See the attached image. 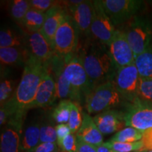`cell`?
Masks as SVG:
<instances>
[{
	"mask_svg": "<svg viewBox=\"0 0 152 152\" xmlns=\"http://www.w3.org/2000/svg\"><path fill=\"white\" fill-rule=\"evenodd\" d=\"M47 72V64L30 55L14 95L0 109L1 126L5 125L10 120L24 123L28 106L35 99Z\"/></svg>",
	"mask_w": 152,
	"mask_h": 152,
	"instance_id": "1",
	"label": "cell"
},
{
	"mask_svg": "<svg viewBox=\"0 0 152 152\" xmlns=\"http://www.w3.org/2000/svg\"><path fill=\"white\" fill-rule=\"evenodd\" d=\"M76 54L84 66L94 89L106 82L114 80L118 68L107 45L94 39V41L87 40Z\"/></svg>",
	"mask_w": 152,
	"mask_h": 152,
	"instance_id": "2",
	"label": "cell"
},
{
	"mask_svg": "<svg viewBox=\"0 0 152 152\" xmlns=\"http://www.w3.org/2000/svg\"><path fill=\"white\" fill-rule=\"evenodd\" d=\"M80 30L75 22L68 14L58 27L54 39V51L58 56L67 59L77 52Z\"/></svg>",
	"mask_w": 152,
	"mask_h": 152,
	"instance_id": "3",
	"label": "cell"
},
{
	"mask_svg": "<svg viewBox=\"0 0 152 152\" xmlns=\"http://www.w3.org/2000/svg\"><path fill=\"white\" fill-rule=\"evenodd\" d=\"M121 99L114 80H111L95 87L87 96L85 106L89 114L100 113L116 107Z\"/></svg>",
	"mask_w": 152,
	"mask_h": 152,
	"instance_id": "4",
	"label": "cell"
},
{
	"mask_svg": "<svg viewBox=\"0 0 152 152\" xmlns=\"http://www.w3.org/2000/svg\"><path fill=\"white\" fill-rule=\"evenodd\" d=\"M123 32L135 57L151 46L152 23L145 17L134 16L127 23Z\"/></svg>",
	"mask_w": 152,
	"mask_h": 152,
	"instance_id": "5",
	"label": "cell"
},
{
	"mask_svg": "<svg viewBox=\"0 0 152 152\" xmlns=\"http://www.w3.org/2000/svg\"><path fill=\"white\" fill-rule=\"evenodd\" d=\"M65 65L64 58L56 54L47 63V69L56 81L57 97L61 100H70L80 105L85 99L81 93L76 90L66 78L64 75Z\"/></svg>",
	"mask_w": 152,
	"mask_h": 152,
	"instance_id": "6",
	"label": "cell"
},
{
	"mask_svg": "<svg viewBox=\"0 0 152 152\" xmlns=\"http://www.w3.org/2000/svg\"><path fill=\"white\" fill-rule=\"evenodd\" d=\"M123 112L125 126L141 131L152 128V103L138 97L127 104Z\"/></svg>",
	"mask_w": 152,
	"mask_h": 152,
	"instance_id": "7",
	"label": "cell"
},
{
	"mask_svg": "<svg viewBox=\"0 0 152 152\" xmlns=\"http://www.w3.org/2000/svg\"><path fill=\"white\" fill-rule=\"evenodd\" d=\"M104 11L114 26L128 22L143 9L141 0H100Z\"/></svg>",
	"mask_w": 152,
	"mask_h": 152,
	"instance_id": "8",
	"label": "cell"
},
{
	"mask_svg": "<svg viewBox=\"0 0 152 152\" xmlns=\"http://www.w3.org/2000/svg\"><path fill=\"white\" fill-rule=\"evenodd\" d=\"M116 29L106 14L100 0L93 1V16L91 35L94 39L109 46Z\"/></svg>",
	"mask_w": 152,
	"mask_h": 152,
	"instance_id": "9",
	"label": "cell"
},
{
	"mask_svg": "<svg viewBox=\"0 0 152 152\" xmlns=\"http://www.w3.org/2000/svg\"><path fill=\"white\" fill-rule=\"evenodd\" d=\"M140 77L135 64L117 70L114 83L118 92L123 99L132 102L138 98Z\"/></svg>",
	"mask_w": 152,
	"mask_h": 152,
	"instance_id": "10",
	"label": "cell"
},
{
	"mask_svg": "<svg viewBox=\"0 0 152 152\" xmlns=\"http://www.w3.org/2000/svg\"><path fill=\"white\" fill-rule=\"evenodd\" d=\"M64 75L67 80L76 90L81 93L85 101L87 96L94 90L84 66L77 54L65 60Z\"/></svg>",
	"mask_w": 152,
	"mask_h": 152,
	"instance_id": "11",
	"label": "cell"
},
{
	"mask_svg": "<svg viewBox=\"0 0 152 152\" xmlns=\"http://www.w3.org/2000/svg\"><path fill=\"white\" fill-rule=\"evenodd\" d=\"M108 47L118 69L134 64L135 56L123 30H116Z\"/></svg>",
	"mask_w": 152,
	"mask_h": 152,
	"instance_id": "12",
	"label": "cell"
},
{
	"mask_svg": "<svg viewBox=\"0 0 152 152\" xmlns=\"http://www.w3.org/2000/svg\"><path fill=\"white\" fill-rule=\"evenodd\" d=\"M26 47L30 55L45 64L49 62L56 54L40 31L27 33L26 35Z\"/></svg>",
	"mask_w": 152,
	"mask_h": 152,
	"instance_id": "13",
	"label": "cell"
},
{
	"mask_svg": "<svg viewBox=\"0 0 152 152\" xmlns=\"http://www.w3.org/2000/svg\"><path fill=\"white\" fill-rule=\"evenodd\" d=\"M57 97L56 81L48 69L38 88L37 94L27 111L35 108H45L52 105Z\"/></svg>",
	"mask_w": 152,
	"mask_h": 152,
	"instance_id": "14",
	"label": "cell"
},
{
	"mask_svg": "<svg viewBox=\"0 0 152 152\" xmlns=\"http://www.w3.org/2000/svg\"><path fill=\"white\" fill-rule=\"evenodd\" d=\"M68 14L67 9L59 2L45 13V20L40 32L53 49L55 34Z\"/></svg>",
	"mask_w": 152,
	"mask_h": 152,
	"instance_id": "15",
	"label": "cell"
},
{
	"mask_svg": "<svg viewBox=\"0 0 152 152\" xmlns=\"http://www.w3.org/2000/svg\"><path fill=\"white\" fill-rule=\"evenodd\" d=\"M68 13L75 22L80 33L89 37L91 36V24L93 16V1H83L75 6L68 7Z\"/></svg>",
	"mask_w": 152,
	"mask_h": 152,
	"instance_id": "16",
	"label": "cell"
},
{
	"mask_svg": "<svg viewBox=\"0 0 152 152\" xmlns=\"http://www.w3.org/2000/svg\"><path fill=\"white\" fill-rule=\"evenodd\" d=\"M94 123L103 135L118 132L123 125V112L118 110H108L96 114L93 118Z\"/></svg>",
	"mask_w": 152,
	"mask_h": 152,
	"instance_id": "17",
	"label": "cell"
},
{
	"mask_svg": "<svg viewBox=\"0 0 152 152\" xmlns=\"http://www.w3.org/2000/svg\"><path fill=\"white\" fill-rule=\"evenodd\" d=\"M22 123L9 121L1 134V152H19L23 133Z\"/></svg>",
	"mask_w": 152,
	"mask_h": 152,
	"instance_id": "18",
	"label": "cell"
},
{
	"mask_svg": "<svg viewBox=\"0 0 152 152\" xmlns=\"http://www.w3.org/2000/svg\"><path fill=\"white\" fill-rule=\"evenodd\" d=\"M82 114L83 123L76 134L77 137L95 147L103 144V134L99 130L93 118L86 112H82Z\"/></svg>",
	"mask_w": 152,
	"mask_h": 152,
	"instance_id": "19",
	"label": "cell"
},
{
	"mask_svg": "<svg viewBox=\"0 0 152 152\" xmlns=\"http://www.w3.org/2000/svg\"><path fill=\"white\" fill-rule=\"evenodd\" d=\"M30 56L26 47H7L0 49L1 65L24 66Z\"/></svg>",
	"mask_w": 152,
	"mask_h": 152,
	"instance_id": "20",
	"label": "cell"
},
{
	"mask_svg": "<svg viewBox=\"0 0 152 152\" xmlns=\"http://www.w3.org/2000/svg\"><path fill=\"white\" fill-rule=\"evenodd\" d=\"M40 126L39 123H33L27 126L21 136L20 149L21 151L33 152L39 144L40 139Z\"/></svg>",
	"mask_w": 152,
	"mask_h": 152,
	"instance_id": "21",
	"label": "cell"
},
{
	"mask_svg": "<svg viewBox=\"0 0 152 152\" xmlns=\"http://www.w3.org/2000/svg\"><path fill=\"white\" fill-rule=\"evenodd\" d=\"M140 78L152 80V45L134 60Z\"/></svg>",
	"mask_w": 152,
	"mask_h": 152,
	"instance_id": "22",
	"label": "cell"
},
{
	"mask_svg": "<svg viewBox=\"0 0 152 152\" xmlns=\"http://www.w3.org/2000/svg\"><path fill=\"white\" fill-rule=\"evenodd\" d=\"M26 47V36L9 28H1L0 32V49Z\"/></svg>",
	"mask_w": 152,
	"mask_h": 152,
	"instance_id": "23",
	"label": "cell"
},
{
	"mask_svg": "<svg viewBox=\"0 0 152 152\" xmlns=\"http://www.w3.org/2000/svg\"><path fill=\"white\" fill-rule=\"evenodd\" d=\"M45 20V13L30 9L21 24L28 33L40 31Z\"/></svg>",
	"mask_w": 152,
	"mask_h": 152,
	"instance_id": "24",
	"label": "cell"
},
{
	"mask_svg": "<svg viewBox=\"0 0 152 152\" xmlns=\"http://www.w3.org/2000/svg\"><path fill=\"white\" fill-rule=\"evenodd\" d=\"M143 137V131L135 129L132 127H126L115 133L111 140L113 142L133 143L141 141Z\"/></svg>",
	"mask_w": 152,
	"mask_h": 152,
	"instance_id": "25",
	"label": "cell"
},
{
	"mask_svg": "<svg viewBox=\"0 0 152 152\" xmlns=\"http://www.w3.org/2000/svg\"><path fill=\"white\" fill-rule=\"evenodd\" d=\"M29 1L26 0H14L9 3V11L11 18L17 23L21 25L23 20L30 10Z\"/></svg>",
	"mask_w": 152,
	"mask_h": 152,
	"instance_id": "26",
	"label": "cell"
},
{
	"mask_svg": "<svg viewBox=\"0 0 152 152\" xmlns=\"http://www.w3.org/2000/svg\"><path fill=\"white\" fill-rule=\"evenodd\" d=\"M72 104L73 102L70 100L60 101L52 113V117L55 122L58 124H67L69 121Z\"/></svg>",
	"mask_w": 152,
	"mask_h": 152,
	"instance_id": "27",
	"label": "cell"
},
{
	"mask_svg": "<svg viewBox=\"0 0 152 152\" xmlns=\"http://www.w3.org/2000/svg\"><path fill=\"white\" fill-rule=\"evenodd\" d=\"M104 144L116 152H136L141 151L143 149V144L142 140L133 143H125L109 140L104 142Z\"/></svg>",
	"mask_w": 152,
	"mask_h": 152,
	"instance_id": "28",
	"label": "cell"
},
{
	"mask_svg": "<svg viewBox=\"0 0 152 152\" xmlns=\"http://www.w3.org/2000/svg\"><path fill=\"white\" fill-rule=\"evenodd\" d=\"M82 123H83V114H81L80 105L73 102L71 106L69 121L67 123L71 129V133L75 134H77V131L80 128Z\"/></svg>",
	"mask_w": 152,
	"mask_h": 152,
	"instance_id": "29",
	"label": "cell"
},
{
	"mask_svg": "<svg viewBox=\"0 0 152 152\" xmlns=\"http://www.w3.org/2000/svg\"><path fill=\"white\" fill-rule=\"evenodd\" d=\"M15 89V82L11 79L4 78L1 80L0 84V104L1 107L7 103L14 95Z\"/></svg>",
	"mask_w": 152,
	"mask_h": 152,
	"instance_id": "30",
	"label": "cell"
},
{
	"mask_svg": "<svg viewBox=\"0 0 152 152\" xmlns=\"http://www.w3.org/2000/svg\"><path fill=\"white\" fill-rule=\"evenodd\" d=\"M47 142H57L56 129L50 124H42L40 126V139L39 144Z\"/></svg>",
	"mask_w": 152,
	"mask_h": 152,
	"instance_id": "31",
	"label": "cell"
},
{
	"mask_svg": "<svg viewBox=\"0 0 152 152\" xmlns=\"http://www.w3.org/2000/svg\"><path fill=\"white\" fill-rule=\"evenodd\" d=\"M138 97L152 103V80L140 78Z\"/></svg>",
	"mask_w": 152,
	"mask_h": 152,
	"instance_id": "32",
	"label": "cell"
},
{
	"mask_svg": "<svg viewBox=\"0 0 152 152\" xmlns=\"http://www.w3.org/2000/svg\"><path fill=\"white\" fill-rule=\"evenodd\" d=\"M57 144L63 152H77L76 134L71 133L64 140L57 142Z\"/></svg>",
	"mask_w": 152,
	"mask_h": 152,
	"instance_id": "33",
	"label": "cell"
},
{
	"mask_svg": "<svg viewBox=\"0 0 152 152\" xmlns=\"http://www.w3.org/2000/svg\"><path fill=\"white\" fill-rule=\"evenodd\" d=\"M58 3V1H53V0H30L29 1L30 8L43 13H46Z\"/></svg>",
	"mask_w": 152,
	"mask_h": 152,
	"instance_id": "34",
	"label": "cell"
},
{
	"mask_svg": "<svg viewBox=\"0 0 152 152\" xmlns=\"http://www.w3.org/2000/svg\"><path fill=\"white\" fill-rule=\"evenodd\" d=\"M142 142L143 144L142 151H152V128L143 131Z\"/></svg>",
	"mask_w": 152,
	"mask_h": 152,
	"instance_id": "35",
	"label": "cell"
},
{
	"mask_svg": "<svg viewBox=\"0 0 152 152\" xmlns=\"http://www.w3.org/2000/svg\"><path fill=\"white\" fill-rule=\"evenodd\" d=\"M57 134V142L61 141L71 134V131L68 124H58L55 127Z\"/></svg>",
	"mask_w": 152,
	"mask_h": 152,
	"instance_id": "36",
	"label": "cell"
},
{
	"mask_svg": "<svg viewBox=\"0 0 152 152\" xmlns=\"http://www.w3.org/2000/svg\"><path fill=\"white\" fill-rule=\"evenodd\" d=\"M77 152H96V147L77 137Z\"/></svg>",
	"mask_w": 152,
	"mask_h": 152,
	"instance_id": "37",
	"label": "cell"
},
{
	"mask_svg": "<svg viewBox=\"0 0 152 152\" xmlns=\"http://www.w3.org/2000/svg\"><path fill=\"white\" fill-rule=\"evenodd\" d=\"M58 149V144L57 142L52 143V142H47V143H40L35 148L33 152H52L55 150Z\"/></svg>",
	"mask_w": 152,
	"mask_h": 152,
	"instance_id": "38",
	"label": "cell"
},
{
	"mask_svg": "<svg viewBox=\"0 0 152 152\" xmlns=\"http://www.w3.org/2000/svg\"><path fill=\"white\" fill-rule=\"evenodd\" d=\"M96 152H116L111 149H110L108 147L104 145V144H102V145L96 147Z\"/></svg>",
	"mask_w": 152,
	"mask_h": 152,
	"instance_id": "39",
	"label": "cell"
},
{
	"mask_svg": "<svg viewBox=\"0 0 152 152\" xmlns=\"http://www.w3.org/2000/svg\"><path fill=\"white\" fill-rule=\"evenodd\" d=\"M52 152H60V151H59V149H56V150H55L54 151H52Z\"/></svg>",
	"mask_w": 152,
	"mask_h": 152,
	"instance_id": "40",
	"label": "cell"
},
{
	"mask_svg": "<svg viewBox=\"0 0 152 152\" xmlns=\"http://www.w3.org/2000/svg\"><path fill=\"white\" fill-rule=\"evenodd\" d=\"M136 152H147V151H136Z\"/></svg>",
	"mask_w": 152,
	"mask_h": 152,
	"instance_id": "41",
	"label": "cell"
},
{
	"mask_svg": "<svg viewBox=\"0 0 152 152\" xmlns=\"http://www.w3.org/2000/svg\"><path fill=\"white\" fill-rule=\"evenodd\" d=\"M147 152H152V151H147Z\"/></svg>",
	"mask_w": 152,
	"mask_h": 152,
	"instance_id": "42",
	"label": "cell"
},
{
	"mask_svg": "<svg viewBox=\"0 0 152 152\" xmlns=\"http://www.w3.org/2000/svg\"><path fill=\"white\" fill-rule=\"evenodd\" d=\"M22 152H31V151H22Z\"/></svg>",
	"mask_w": 152,
	"mask_h": 152,
	"instance_id": "43",
	"label": "cell"
}]
</instances>
